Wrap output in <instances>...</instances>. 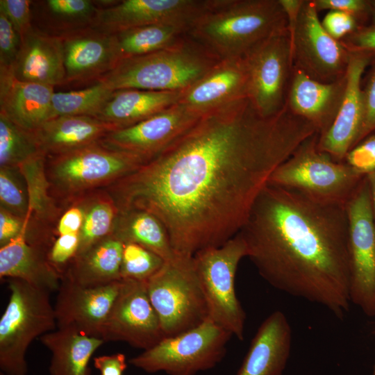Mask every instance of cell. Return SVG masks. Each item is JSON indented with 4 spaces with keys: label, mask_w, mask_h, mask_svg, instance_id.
I'll use <instances>...</instances> for the list:
<instances>
[{
    "label": "cell",
    "mask_w": 375,
    "mask_h": 375,
    "mask_svg": "<svg viewBox=\"0 0 375 375\" xmlns=\"http://www.w3.org/2000/svg\"><path fill=\"white\" fill-rule=\"evenodd\" d=\"M317 133L285 104L263 117L248 97L202 115L138 169L103 189L118 210L149 211L174 251L223 245L247 220L274 170Z\"/></svg>",
    "instance_id": "obj_1"
},
{
    "label": "cell",
    "mask_w": 375,
    "mask_h": 375,
    "mask_svg": "<svg viewBox=\"0 0 375 375\" xmlns=\"http://www.w3.org/2000/svg\"><path fill=\"white\" fill-rule=\"evenodd\" d=\"M238 233L247 257L271 286L340 319L349 311L346 206L267 183Z\"/></svg>",
    "instance_id": "obj_2"
},
{
    "label": "cell",
    "mask_w": 375,
    "mask_h": 375,
    "mask_svg": "<svg viewBox=\"0 0 375 375\" xmlns=\"http://www.w3.org/2000/svg\"><path fill=\"white\" fill-rule=\"evenodd\" d=\"M286 26L278 0H208L187 35L222 60L243 58L260 42Z\"/></svg>",
    "instance_id": "obj_3"
},
{
    "label": "cell",
    "mask_w": 375,
    "mask_h": 375,
    "mask_svg": "<svg viewBox=\"0 0 375 375\" xmlns=\"http://www.w3.org/2000/svg\"><path fill=\"white\" fill-rule=\"evenodd\" d=\"M220 59L187 34L174 44L149 54L120 60L98 81L112 90L183 91Z\"/></svg>",
    "instance_id": "obj_4"
},
{
    "label": "cell",
    "mask_w": 375,
    "mask_h": 375,
    "mask_svg": "<svg viewBox=\"0 0 375 375\" xmlns=\"http://www.w3.org/2000/svg\"><path fill=\"white\" fill-rule=\"evenodd\" d=\"M147 160L94 143L46 157L45 172L49 192L58 203H71L103 190L132 173Z\"/></svg>",
    "instance_id": "obj_5"
},
{
    "label": "cell",
    "mask_w": 375,
    "mask_h": 375,
    "mask_svg": "<svg viewBox=\"0 0 375 375\" xmlns=\"http://www.w3.org/2000/svg\"><path fill=\"white\" fill-rule=\"evenodd\" d=\"M318 138L317 133L302 142L274 170L268 183L322 202L346 206L366 176L319 150Z\"/></svg>",
    "instance_id": "obj_6"
},
{
    "label": "cell",
    "mask_w": 375,
    "mask_h": 375,
    "mask_svg": "<svg viewBox=\"0 0 375 375\" xmlns=\"http://www.w3.org/2000/svg\"><path fill=\"white\" fill-rule=\"evenodd\" d=\"M10 298L0 319V368L6 375H27L26 353L37 337L57 326L50 293L8 278Z\"/></svg>",
    "instance_id": "obj_7"
},
{
    "label": "cell",
    "mask_w": 375,
    "mask_h": 375,
    "mask_svg": "<svg viewBox=\"0 0 375 375\" xmlns=\"http://www.w3.org/2000/svg\"><path fill=\"white\" fill-rule=\"evenodd\" d=\"M165 338L194 328L208 319V308L193 256L176 254L146 282Z\"/></svg>",
    "instance_id": "obj_8"
},
{
    "label": "cell",
    "mask_w": 375,
    "mask_h": 375,
    "mask_svg": "<svg viewBox=\"0 0 375 375\" xmlns=\"http://www.w3.org/2000/svg\"><path fill=\"white\" fill-rule=\"evenodd\" d=\"M233 335L209 319L175 336L165 338L128 362L147 373L195 375L215 367Z\"/></svg>",
    "instance_id": "obj_9"
},
{
    "label": "cell",
    "mask_w": 375,
    "mask_h": 375,
    "mask_svg": "<svg viewBox=\"0 0 375 375\" xmlns=\"http://www.w3.org/2000/svg\"><path fill=\"white\" fill-rule=\"evenodd\" d=\"M247 247L240 234L223 245L201 250L193 256L205 295L208 319L243 340L245 312L235 290V278Z\"/></svg>",
    "instance_id": "obj_10"
},
{
    "label": "cell",
    "mask_w": 375,
    "mask_h": 375,
    "mask_svg": "<svg viewBox=\"0 0 375 375\" xmlns=\"http://www.w3.org/2000/svg\"><path fill=\"white\" fill-rule=\"evenodd\" d=\"M249 76V97L263 117L281 112L286 103L293 63L287 26L260 42L243 57Z\"/></svg>",
    "instance_id": "obj_11"
},
{
    "label": "cell",
    "mask_w": 375,
    "mask_h": 375,
    "mask_svg": "<svg viewBox=\"0 0 375 375\" xmlns=\"http://www.w3.org/2000/svg\"><path fill=\"white\" fill-rule=\"evenodd\" d=\"M349 220V297L367 316L375 317V222L365 176L346 206Z\"/></svg>",
    "instance_id": "obj_12"
},
{
    "label": "cell",
    "mask_w": 375,
    "mask_h": 375,
    "mask_svg": "<svg viewBox=\"0 0 375 375\" xmlns=\"http://www.w3.org/2000/svg\"><path fill=\"white\" fill-rule=\"evenodd\" d=\"M293 67L324 83L344 76L349 51L323 28L312 0H304L291 39Z\"/></svg>",
    "instance_id": "obj_13"
},
{
    "label": "cell",
    "mask_w": 375,
    "mask_h": 375,
    "mask_svg": "<svg viewBox=\"0 0 375 375\" xmlns=\"http://www.w3.org/2000/svg\"><path fill=\"white\" fill-rule=\"evenodd\" d=\"M104 342H125L143 349L165 338L150 301L146 282L122 280L119 292L103 326Z\"/></svg>",
    "instance_id": "obj_14"
},
{
    "label": "cell",
    "mask_w": 375,
    "mask_h": 375,
    "mask_svg": "<svg viewBox=\"0 0 375 375\" xmlns=\"http://www.w3.org/2000/svg\"><path fill=\"white\" fill-rule=\"evenodd\" d=\"M208 0H122L99 8L92 28L109 34L152 25L174 24L189 29Z\"/></svg>",
    "instance_id": "obj_15"
},
{
    "label": "cell",
    "mask_w": 375,
    "mask_h": 375,
    "mask_svg": "<svg viewBox=\"0 0 375 375\" xmlns=\"http://www.w3.org/2000/svg\"><path fill=\"white\" fill-rule=\"evenodd\" d=\"M201 115L176 103L134 125L110 131L101 142L149 161L187 131Z\"/></svg>",
    "instance_id": "obj_16"
},
{
    "label": "cell",
    "mask_w": 375,
    "mask_h": 375,
    "mask_svg": "<svg viewBox=\"0 0 375 375\" xmlns=\"http://www.w3.org/2000/svg\"><path fill=\"white\" fill-rule=\"evenodd\" d=\"M122 279L88 286L62 278L54 306L58 328L101 338L103 326L119 292Z\"/></svg>",
    "instance_id": "obj_17"
},
{
    "label": "cell",
    "mask_w": 375,
    "mask_h": 375,
    "mask_svg": "<svg viewBox=\"0 0 375 375\" xmlns=\"http://www.w3.org/2000/svg\"><path fill=\"white\" fill-rule=\"evenodd\" d=\"M346 72V86L337 116L329 128L319 135V150L335 160L343 162L347 153L356 144L363 120L362 81L375 56L373 51H349Z\"/></svg>",
    "instance_id": "obj_18"
},
{
    "label": "cell",
    "mask_w": 375,
    "mask_h": 375,
    "mask_svg": "<svg viewBox=\"0 0 375 375\" xmlns=\"http://www.w3.org/2000/svg\"><path fill=\"white\" fill-rule=\"evenodd\" d=\"M66 84L95 81L109 73L119 61L114 34L89 27L61 37Z\"/></svg>",
    "instance_id": "obj_19"
},
{
    "label": "cell",
    "mask_w": 375,
    "mask_h": 375,
    "mask_svg": "<svg viewBox=\"0 0 375 375\" xmlns=\"http://www.w3.org/2000/svg\"><path fill=\"white\" fill-rule=\"evenodd\" d=\"M249 97L243 58L220 60L204 76L181 91L178 103L200 115Z\"/></svg>",
    "instance_id": "obj_20"
},
{
    "label": "cell",
    "mask_w": 375,
    "mask_h": 375,
    "mask_svg": "<svg viewBox=\"0 0 375 375\" xmlns=\"http://www.w3.org/2000/svg\"><path fill=\"white\" fill-rule=\"evenodd\" d=\"M345 86L346 74L336 81L324 83L293 67L286 105L294 114L311 123L321 135L334 122Z\"/></svg>",
    "instance_id": "obj_21"
},
{
    "label": "cell",
    "mask_w": 375,
    "mask_h": 375,
    "mask_svg": "<svg viewBox=\"0 0 375 375\" xmlns=\"http://www.w3.org/2000/svg\"><path fill=\"white\" fill-rule=\"evenodd\" d=\"M53 89L49 85L18 81L12 69H0V113L33 133L53 118Z\"/></svg>",
    "instance_id": "obj_22"
},
{
    "label": "cell",
    "mask_w": 375,
    "mask_h": 375,
    "mask_svg": "<svg viewBox=\"0 0 375 375\" xmlns=\"http://www.w3.org/2000/svg\"><path fill=\"white\" fill-rule=\"evenodd\" d=\"M12 72L20 81L53 88L63 85L65 67L61 38L33 26L21 39Z\"/></svg>",
    "instance_id": "obj_23"
},
{
    "label": "cell",
    "mask_w": 375,
    "mask_h": 375,
    "mask_svg": "<svg viewBox=\"0 0 375 375\" xmlns=\"http://www.w3.org/2000/svg\"><path fill=\"white\" fill-rule=\"evenodd\" d=\"M292 346V330L280 310L268 315L258 327L236 375H282Z\"/></svg>",
    "instance_id": "obj_24"
},
{
    "label": "cell",
    "mask_w": 375,
    "mask_h": 375,
    "mask_svg": "<svg viewBox=\"0 0 375 375\" xmlns=\"http://www.w3.org/2000/svg\"><path fill=\"white\" fill-rule=\"evenodd\" d=\"M28 226L0 247V277L19 279L50 294L57 292L62 276L49 263L47 251L27 240Z\"/></svg>",
    "instance_id": "obj_25"
},
{
    "label": "cell",
    "mask_w": 375,
    "mask_h": 375,
    "mask_svg": "<svg viewBox=\"0 0 375 375\" xmlns=\"http://www.w3.org/2000/svg\"><path fill=\"white\" fill-rule=\"evenodd\" d=\"M114 130L96 117L60 116L48 120L33 133L41 151L49 156L99 142Z\"/></svg>",
    "instance_id": "obj_26"
},
{
    "label": "cell",
    "mask_w": 375,
    "mask_h": 375,
    "mask_svg": "<svg viewBox=\"0 0 375 375\" xmlns=\"http://www.w3.org/2000/svg\"><path fill=\"white\" fill-rule=\"evenodd\" d=\"M181 91L115 90L96 118L115 130L142 122L176 104Z\"/></svg>",
    "instance_id": "obj_27"
},
{
    "label": "cell",
    "mask_w": 375,
    "mask_h": 375,
    "mask_svg": "<svg viewBox=\"0 0 375 375\" xmlns=\"http://www.w3.org/2000/svg\"><path fill=\"white\" fill-rule=\"evenodd\" d=\"M51 353L50 375H91L90 360L105 342L68 328H58L40 337Z\"/></svg>",
    "instance_id": "obj_28"
},
{
    "label": "cell",
    "mask_w": 375,
    "mask_h": 375,
    "mask_svg": "<svg viewBox=\"0 0 375 375\" xmlns=\"http://www.w3.org/2000/svg\"><path fill=\"white\" fill-rule=\"evenodd\" d=\"M123 247L124 243L112 235L103 238L77 254L62 278L88 286L122 280Z\"/></svg>",
    "instance_id": "obj_29"
},
{
    "label": "cell",
    "mask_w": 375,
    "mask_h": 375,
    "mask_svg": "<svg viewBox=\"0 0 375 375\" xmlns=\"http://www.w3.org/2000/svg\"><path fill=\"white\" fill-rule=\"evenodd\" d=\"M112 235L123 243L141 245L165 261L174 258L177 254L163 224L153 214L144 210H119Z\"/></svg>",
    "instance_id": "obj_30"
},
{
    "label": "cell",
    "mask_w": 375,
    "mask_h": 375,
    "mask_svg": "<svg viewBox=\"0 0 375 375\" xmlns=\"http://www.w3.org/2000/svg\"><path fill=\"white\" fill-rule=\"evenodd\" d=\"M188 31V28L180 25L152 24L115 33L119 59L167 48L185 36Z\"/></svg>",
    "instance_id": "obj_31"
},
{
    "label": "cell",
    "mask_w": 375,
    "mask_h": 375,
    "mask_svg": "<svg viewBox=\"0 0 375 375\" xmlns=\"http://www.w3.org/2000/svg\"><path fill=\"white\" fill-rule=\"evenodd\" d=\"M39 5L44 27L57 37L91 27L99 8L90 0H46Z\"/></svg>",
    "instance_id": "obj_32"
},
{
    "label": "cell",
    "mask_w": 375,
    "mask_h": 375,
    "mask_svg": "<svg viewBox=\"0 0 375 375\" xmlns=\"http://www.w3.org/2000/svg\"><path fill=\"white\" fill-rule=\"evenodd\" d=\"M46 157L43 152H40L18 167L27 185L31 221L41 224L51 223L60 216L58 203L49 192L45 172Z\"/></svg>",
    "instance_id": "obj_33"
},
{
    "label": "cell",
    "mask_w": 375,
    "mask_h": 375,
    "mask_svg": "<svg viewBox=\"0 0 375 375\" xmlns=\"http://www.w3.org/2000/svg\"><path fill=\"white\" fill-rule=\"evenodd\" d=\"M83 199L85 216L77 254L111 235L119 212L115 201L103 190L87 194Z\"/></svg>",
    "instance_id": "obj_34"
},
{
    "label": "cell",
    "mask_w": 375,
    "mask_h": 375,
    "mask_svg": "<svg viewBox=\"0 0 375 375\" xmlns=\"http://www.w3.org/2000/svg\"><path fill=\"white\" fill-rule=\"evenodd\" d=\"M113 92L114 90L102 81L80 90L55 92L52 97L53 118L60 116L97 117Z\"/></svg>",
    "instance_id": "obj_35"
},
{
    "label": "cell",
    "mask_w": 375,
    "mask_h": 375,
    "mask_svg": "<svg viewBox=\"0 0 375 375\" xmlns=\"http://www.w3.org/2000/svg\"><path fill=\"white\" fill-rule=\"evenodd\" d=\"M41 151L32 132L0 113V168H18Z\"/></svg>",
    "instance_id": "obj_36"
},
{
    "label": "cell",
    "mask_w": 375,
    "mask_h": 375,
    "mask_svg": "<svg viewBox=\"0 0 375 375\" xmlns=\"http://www.w3.org/2000/svg\"><path fill=\"white\" fill-rule=\"evenodd\" d=\"M165 260L151 251L135 243H124L120 274L122 280L147 282Z\"/></svg>",
    "instance_id": "obj_37"
},
{
    "label": "cell",
    "mask_w": 375,
    "mask_h": 375,
    "mask_svg": "<svg viewBox=\"0 0 375 375\" xmlns=\"http://www.w3.org/2000/svg\"><path fill=\"white\" fill-rule=\"evenodd\" d=\"M0 208L22 219L29 215L26 181L18 168H0Z\"/></svg>",
    "instance_id": "obj_38"
},
{
    "label": "cell",
    "mask_w": 375,
    "mask_h": 375,
    "mask_svg": "<svg viewBox=\"0 0 375 375\" xmlns=\"http://www.w3.org/2000/svg\"><path fill=\"white\" fill-rule=\"evenodd\" d=\"M79 235L77 233L57 235L49 248L47 253L48 260L62 278L78 253Z\"/></svg>",
    "instance_id": "obj_39"
},
{
    "label": "cell",
    "mask_w": 375,
    "mask_h": 375,
    "mask_svg": "<svg viewBox=\"0 0 375 375\" xmlns=\"http://www.w3.org/2000/svg\"><path fill=\"white\" fill-rule=\"evenodd\" d=\"M367 69L362 81L363 120L356 145L375 133V56Z\"/></svg>",
    "instance_id": "obj_40"
},
{
    "label": "cell",
    "mask_w": 375,
    "mask_h": 375,
    "mask_svg": "<svg viewBox=\"0 0 375 375\" xmlns=\"http://www.w3.org/2000/svg\"><path fill=\"white\" fill-rule=\"evenodd\" d=\"M349 165L362 175L375 171V133L355 145L347 153L344 160Z\"/></svg>",
    "instance_id": "obj_41"
},
{
    "label": "cell",
    "mask_w": 375,
    "mask_h": 375,
    "mask_svg": "<svg viewBox=\"0 0 375 375\" xmlns=\"http://www.w3.org/2000/svg\"><path fill=\"white\" fill-rule=\"evenodd\" d=\"M21 46V38L7 17L0 12V69H12Z\"/></svg>",
    "instance_id": "obj_42"
},
{
    "label": "cell",
    "mask_w": 375,
    "mask_h": 375,
    "mask_svg": "<svg viewBox=\"0 0 375 375\" xmlns=\"http://www.w3.org/2000/svg\"><path fill=\"white\" fill-rule=\"evenodd\" d=\"M31 1L0 0V12L12 24L22 38L32 28Z\"/></svg>",
    "instance_id": "obj_43"
},
{
    "label": "cell",
    "mask_w": 375,
    "mask_h": 375,
    "mask_svg": "<svg viewBox=\"0 0 375 375\" xmlns=\"http://www.w3.org/2000/svg\"><path fill=\"white\" fill-rule=\"evenodd\" d=\"M317 10H339L354 16L361 25L370 19L369 0H312Z\"/></svg>",
    "instance_id": "obj_44"
},
{
    "label": "cell",
    "mask_w": 375,
    "mask_h": 375,
    "mask_svg": "<svg viewBox=\"0 0 375 375\" xmlns=\"http://www.w3.org/2000/svg\"><path fill=\"white\" fill-rule=\"evenodd\" d=\"M321 23L324 30L338 41L353 33L362 26L354 16L339 10H328Z\"/></svg>",
    "instance_id": "obj_45"
},
{
    "label": "cell",
    "mask_w": 375,
    "mask_h": 375,
    "mask_svg": "<svg viewBox=\"0 0 375 375\" xmlns=\"http://www.w3.org/2000/svg\"><path fill=\"white\" fill-rule=\"evenodd\" d=\"M69 203V207L58 219L57 235L80 234L85 216L83 197Z\"/></svg>",
    "instance_id": "obj_46"
},
{
    "label": "cell",
    "mask_w": 375,
    "mask_h": 375,
    "mask_svg": "<svg viewBox=\"0 0 375 375\" xmlns=\"http://www.w3.org/2000/svg\"><path fill=\"white\" fill-rule=\"evenodd\" d=\"M340 42L350 52H375V24L360 26L356 31Z\"/></svg>",
    "instance_id": "obj_47"
},
{
    "label": "cell",
    "mask_w": 375,
    "mask_h": 375,
    "mask_svg": "<svg viewBox=\"0 0 375 375\" xmlns=\"http://www.w3.org/2000/svg\"><path fill=\"white\" fill-rule=\"evenodd\" d=\"M31 219V215L22 219L0 208V247L18 237Z\"/></svg>",
    "instance_id": "obj_48"
},
{
    "label": "cell",
    "mask_w": 375,
    "mask_h": 375,
    "mask_svg": "<svg viewBox=\"0 0 375 375\" xmlns=\"http://www.w3.org/2000/svg\"><path fill=\"white\" fill-rule=\"evenodd\" d=\"M93 360L100 375H123L127 367L126 356L122 353L95 357Z\"/></svg>",
    "instance_id": "obj_49"
},
{
    "label": "cell",
    "mask_w": 375,
    "mask_h": 375,
    "mask_svg": "<svg viewBox=\"0 0 375 375\" xmlns=\"http://www.w3.org/2000/svg\"><path fill=\"white\" fill-rule=\"evenodd\" d=\"M367 178L369 185L372 210L375 222V171L367 174Z\"/></svg>",
    "instance_id": "obj_50"
},
{
    "label": "cell",
    "mask_w": 375,
    "mask_h": 375,
    "mask_svg": "<svg viewBox=\"0 0 375 375\" xmlns=\"http://www.w3.org/2000/svg\"><path fill=\"white\" fill-rule=\"evenodd\" d=\"M370 2V21L369 24H375V0H369Z\"/></svg>",
    "instance_id": "obj_51"
},
{
    "label": "cell",
    "mask_w": 375,
    "mask_h": 375,
    "mask_svg": "<svg viewBox=\"0 0 375 375\" xmlns=\"http://www.w3.org/2000/svg\"><path fill=\"white\" fill-rule=\"evenodd\" d=\"M372 374H373V375H375V364H374V365L373 367Z\"/></svg>",
    "instance_id": "obj_52"
},
{
    "label": "cell",
    "mask_w": 375,
    "mask_h": 375,
    "mask_svg": "<svg viewBox=\"0 0 375 375\" xmlns=\"http://www.w3.org/2000/svg\"><path fill=\"white\" fill-rule=\"evenodd\" d=\"M0 375H6L3 372H1Z\"/></svg>",
    "instance_id": "obj_53"
}]
</instances>
